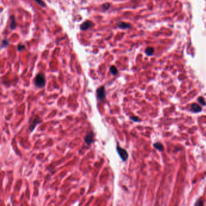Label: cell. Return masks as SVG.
<instances>
[{"instance_id":"4","label":"cell","mask_w":206,"mask_h":206,"mask_svg":"<svg viewBox=\"0 0 206 206\" xmlns=\"http://www.w3.org/2000/svg\"><path fill=\"white\" fill-rule=\"evenodd\" d=\"M41 120H40L39 118L38 117H36L33 118V119H31L30 121V125H29V129L30 130V131H33L34 130V129H35V127H37V125L38 124H39V123H41Z\"/></svg>"},{"instance_id":"3","label":"cell","mask_w":206,"mask_h":206,"mask_svg":"<svg viewBox=\"0 0 206 206\" xmlns=\"http://www.w3.org/2000/svg\"><path fill=\"white\" fill-rule=\"evenodd\" d=\"M117 151L118 154H119L120 158L122 159L123 162H125L127 160V159H128V153H127L126 150L125 149L120 147L119 145L117 146Z\"/></svg>"},{"instance_id":"17","label":"cell","mask_w":206,"mask_h":206,"mask_svg":"<svg viewBox=\"0 0 206 206\" xmlns=\"http://www.w3.org/2000/svg\"><path fill=\"white\" fill-rule=\"evenodd\" d=\"M34 1H36L37 3H38L39 5H42V7H45V3L42 1V0H34Z\"/></svg>"},{"instance_id":"16","label":"cell","mask_w":206,"mask_h":206,"mask_svg":"<svg viewBox=\"0 0 206 206\" xmlns=\"http://www.w3.org/2000/svg\"><path fill=\"white\" fill-rule=\"evenodd\" d=\"M130 119L131 120H132L133 121H134V122L140 121V119L138 118V117H137V116H132V117L130 118Z\"/></svg>"},{"instance_id":"5","label":"cell","mask_w":206,"mask_h":206,"mask_svg":"<svg viewBox=\"0 0 206 206\" xmlns=\"http://www.w3.org/2000/svg\"><path fill=\"white\" fill-rule=\"evenodd\" d=\"M94 138V134L93 131H90L88 133L85 138V142L88 146H90L93 142Z\"/></svg>"},{"instance_id":"6","label":"cell","mask_w":206,"mask_h":206,"mask_svg":"<svg viewBox=\"0 0 206 206\" xmlns=\"http://www.w3.org/2000/svg\"><path fill=\"white\" fill-rule=\"evenodd\" d=\"M93 25V23H92L91 21H87L81 25V29L82 30H87L89 28H90Z\"/></svg>"},{"instance_id":"19","label":"cell","mask_w":206,"mask_h":206,"mask_svg":"<svg viewBox=\"0 0 206 206\" xmlns=\"http://www.w3.org/2000/svg\"><path fill=\"white\" fill-rule=\"evenodd\" d=\"M24 48H25V46H24V45L19 44V45H18V51H22L23 49H24Z\"/></svg>"},{"instance_id":"8","label":"cell","mask_w":206,"mask_h":206,"mask_svg":"<svg viewBox=\"0 0 206 206\" xmlns=\"http://www.w3.org/2000/svg\"><path fill=\"white\" fill-rule=\"evenodd\" d=\"M118 26L119 28H122V29H126V28H129L131 27V25L130 24L123 23V22L120 23L118 24Z\"/></svg>"},{"instance_id":"11","label":"cell","mask_w":206,"mask_h":206,"mask_svg":"<svg viewBox=\"0 0 206 206\" xmlns=\"http://www.w3.org/2000/svg\"><path fill=\"white\" fill-rule=\"evenodd\" d=\"M154 146L155 149H157V150H158L160 151H163V150H164V147H163V145L160 142H157L154 144Z\"/></svg>"},{"instance_id":"1","label":"cell","mask_w":206,"mask_h":206,"mask_svg":"<svg viewBox=\"0 0 206 206\" xmlns=\"http://www.w3.org/2000/svg\"><path fill=\"white\" fill-rule=\"evenodd\" d=\"M45 76L43 73L38 74L34 79V84L38 88H44L45 85Z\"/></svg>"},{"instance_id":"14","label":"cell","mask_w":206,"mask_h":206,"mask_svg":"<svg viewBox=\"0 0 206 206\" xmlns=\"http://www.w3.org/2000/svg\"><path fill=\"white\" fill-rule=\"evenodd\" d=\"M198 101L199 103H200L202 105H206L205 101L204 100V99L203 97H199L198 99Z\"/></svg>"},{"instance_id":"15","label":"cell","mask_w":206,"mask_h":206,"mask_svg":"<svg viewBox=\"0 0 206 206\" xmlns=\"http://www.w3.org/2000/svg\"><path fill=\"white\" fill-rule=\"evenodd\" d=\"M9 44V40L8 39H4L2 42V48H5L8 46Z\"/></svg>"},{"instance_id":"18","label":"cell","mask_w":206,"mask_h":206,"mask_svg":"<svg viewBox=\"0 0 206 206\" xmlns=\"http://www.w3.org/2000/svg\"><path fill=\"white\" fill-rule=\"evenodd\" d=\"M110 8V4L109 3L105 4L103 5V8L105 10H108Z\"/></svg>"},{"instance_id":"13","label":"cell","mask_w":206,"mask_h":206,"mask_svg":"<svg viewBox=\"0 0 206 206\" xmlns=\"http://www.w3.org/2000/svg\"><path fill=\"white\" fill-rule=\"evenodd\" d=\"M195 206H204V201L201 198H200L196 201Z\"/></svg>"},{"instance_id":"7","label":"cell","mask_w":206,"mask_h":206,"mask_svg":"<svg viewBox=\"0 0 206 206\" xmlns=\"http://www.w3.org/2000/svg\"><path fill=\"white\" fill-rule=\"evenodd\" d=\"M191 109L194 113H198L202 110V108L197 104L194 103L191 105Z\"/></svg>"},{"instance_id":"9","label":"cell","mask_w":206,"mask_h":206,"mask_svg":"<svg viewBox=\"0 0 206 206\" xmlns=\"http://www.w3.org/2000/svg\"><path fill=\"white\" fill-rule=\"evenodd\" d=\"M10 18H11V22H10V28L12 30H13L16 28V25H17L16 20H15V17L13 16H11Z\"/></svg>"},{"instance_id":"2","label":"cell","mask_w":206,"mask_h":206,"mask_svg":"<svg viewBox=\"0 0 206 206\" xmlns=\"http://www.w3.org/2000/svg\"><path fill=\"white\" fill-rule=\"evenodd\" d=\"M96 95L97 98L99 101H103L106 98V92L105 88L103 86L99 87L96 90Z\"/></svg>"},{"instance_id":"10","label":"cell","mask_w":206,"mask_h":206,"mask_svg":"<svg viewBox=\"0 0 206 206\" xmlns=\"http://www.w3.org/2000/svg\"><path fill=\"white\" fill-rule=\"evenodd\" d=\"M145 53L149 56H151L154 53V49L152 47H148L145 49Z\"/></svg>"},{"instance_id":"12","label":"cell","mask_w":206,"mask_h":206,"mask_svg":"<svg viewBox=\"0 0 206 206\" xmlns=\"http://www.w3.org/2000/svg\"><path fill=\"white\" fill-rule=\"evenodd\" d=\"M110 70L111 73L114 75H117L118 73V70L115 66H111L110 68Z\"/></svg>"}]
</instances>
